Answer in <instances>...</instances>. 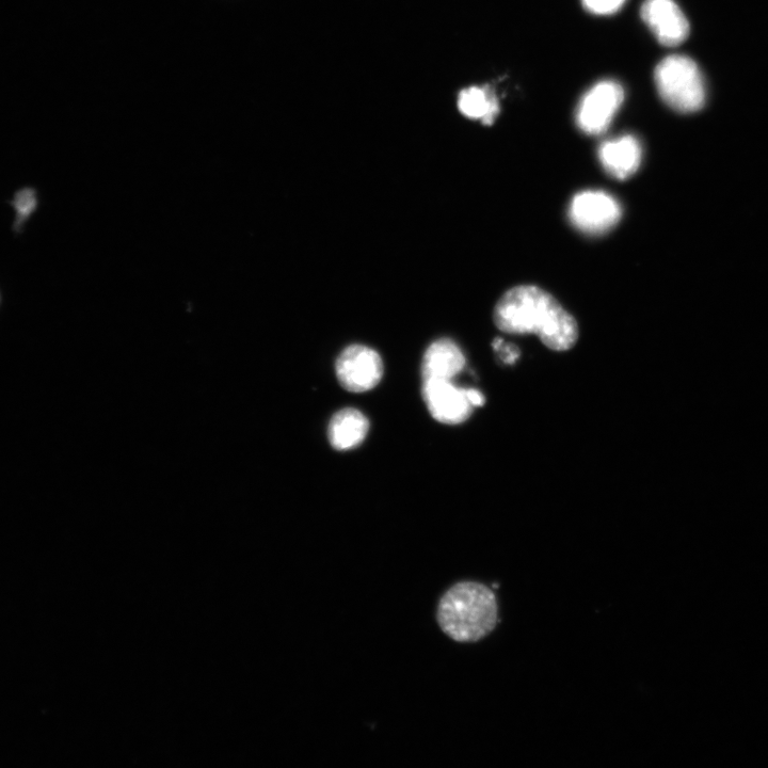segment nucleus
Masks as SVG:
<instances>
[{
  "label": "nucleus",
  "mask_w": 768,
  "mask_h": 768,
  "mask_svg": "<svg viewBox=\"0 0 768 768\" xmlns=\"http://www.w3.org/2000/svg\"><path fill=\"white\" fill-rule=\"evenodd\" d=\"M494 323L510 334H536L551 350L566 351L579 340V326L552 295L534 285L511 288L496 303Z\"/></svg>",
  "instance_id": "nucleus-1"
},
{
  "label": "nucleus",
  "mask_w": 768,
  "mask_h": 768,
  "mask_svg": "<svg viewBox=\"0 0 768 768\" xmlns=\"http://www.w3.org/2000/svg\"><path fill=\"white\" fill-rule=\"evenodd\" d=\"M498 620V601L492 589L483 583H456L438 604L439 627L457 643L479 642L493 632Z\"/></svg>",
  "instance_id": "nucleus-2"
},
{
  "label": "nucleus",
  "mask_w": 768,
  "mask_h": 768,
  "mask_svg": "<svg viewBox=\"0 0 768 768\" xmlns=\"http://www.w3.org/2000/svg\"><path fill=\"white\" fill-rule=\"evenodd\" d=\"M655 84L662 100L682 114H692L706 104V86L696 62L682 55L663 59L655 69Z\"/></svg>",
  "instance_id": "nucleus-3"
},
{
  "label": "nucleus",
  "mask_w": 768,
  "mask_h": 768,
  "mask_svg": "<svg viewBox=\"0 0 768 768\" xmlns=\"http://www.w3.org/2000/svg\"><path fill=\"white\" fill-rule=\"evenodd\" d=\"M335 373L346 391L364 393L378 386L383 376V362L373 348L350 345L336 360Z\"/></svg>",
  "instance_id": "nucleus-4"
},
{
  "label": "nucleus",
  "mask_w": 768,
  "mask_h": 768,
  "mask_svg": "<svg viewBox=\"0 0 768 768\" xmlns=\"http://www.w3.org/2000/svg\"><path fill=\"white\" fill-rule=\"evenodd\" d=\"M624 100V91L614 80H603L584 96L578 110L576 123L587 135L603 134L612 123Z\"/></svg>",
  "instance_id": "nucleus-5"
},
{
  "label": "nucleus",
  "mask_w": 768,
  "mask_h": 768,
  "mask_svg": "<svg viewBox=\"0 0 768 768\" xmlns=\"http://www.w3.org/2000/svg\"><path fill=\"white\" fill-rule=\"evenodd\" d=\"M572 223L580 231L599 235L612 230L622 216L618 201L604 191L587 190L574 196L569 210Z\"/></svg>",
  "instance_id": "nucleus-6"
},
{
  "label": "nucleus",
  "mask_w": 768,
  "mask_h": 768,
  "mask_svg": "<svg viewBox=\"0 0 768 768\" xmlns=\"http://www.w3.org/2000/svg\"><path fill=\"white\" fill-rule=\"evenodd\" d=\"M422 392L432 418L442 424L466 422L475 408L470 402L468 390L456 387L453 381H424Z\"/></svg>",
  "instance_id": "nucleus-7"
},
{
  "label": "nucleus",
  "mask_w": 768,
  "mask_h": 768,
  "mask_svg": "<svg viewBox=\"0 0 768 768\" xmlns=\"http://www.w3.org/2000/svg\"><path fill=\"white\" fill-rule=\"evenodd\" d=\"M642 18L665 46H678L690 35V23L674 0H646Z\"/></svg>",
  "instance_id": "nucleus-8"
},
{
  "label": "nucleus",
  "mask_w": 768,
  "mask_h": 768,
  "mask_svg": "<svg viewBox=\"0 0 768 768\" xmlns=\"http://www.w3.org/2000/svg\"><path fill=\"white\" fill-rule=\"evenodd\" d=\"M599 159L607 173L624 181L638 170L642 162V146L631 135L608 140L599 149Z\"/></svg>",
  "instance_id": "nucleus-9"
},
{
  "label": "nucleus",
  "mask_w": 768,
  "mask_h": 768,
  "mask_svg": "<svg viewBox=\"0 0 768 768\" xmlns=\"http://www.w3.org/2000/svg\"><path fill=\"white\" fill-rule=\"evenodd\" d=\"M466 366L461 348L451 339H440L430 344L422 361L423 381H453Z\"/></svg>",
  "instance_id": "nucleus-10"
},
{
  "label": "nucleus",
  "mask_w": 768,
  "mask_h": 768,
  "mask_svg": "<svg viewBox=\"0 0 768 768\" xmlns=\"http://www.w3.org/2000/svg\"><path fill=\"white\" fill-rule=\"evenodd\" d=\"M370 423L357 409L347 408L333 415L328 427V439L336 451H349L366 438Z\"/></svg>",
  "instance_id": "nucleus-11"
},
{
  "label": "nucleus",
  "mask_w": 768,
  "mask_h": 768,
  "mask_svg": "<svg viewBox=\"0 0 768 768\" xmlns=\"http://www.w3.org/2000/svg\"><path fill=\"white\" fill-rule=\"evenodd\" d=\"M458 107L464 117L482 120L485 125H491L500 114L499 101L487 87H471L461 91Z\"/></svg>",
  "instance_id": "nucleus-12"
},
{
  "label": "nucleus",
  "mask_w": 768,
  "mask_h": 768,
  "mask_svg": "<svg viewBox=\"0 0 768 768\" xmlns=\"http://www.w3.org/2000/svg\"><path fill=\"white\" fill-rule=\"evenodd\" d=\"M36 204L34 190L24 189L16 195L13 205L16 208V213H18L19 223H22L32 212H34Z\"/></svg>",
  "instance_id": "nucleus-13"
},
{
  "label": "nucleus",
  "mask_w": 768,
  "mask_h": 768,
  "mask_svg": "<svg viewBox=\"0 0 768 768\" xmlns=\"http://www.w3.org/2000/svg\"><path fill=\"white\" fill-rule=\"evenodd\" d=\"M626 0H583L584 8L592 14L611 15L621 9Z\"/></svg>",
  "instance_id": "nucleus-14"
},
{
  "label": "nucleus",
  "mask_w": 768,
  "mask_h": 768,
  "mask_svg": "<svg viewBox=\"0 0 768 768\" xmlns=\"http://www.w3.org/2000/svg\"><path fill=\"white\" fill-rule=\"evenodd\" d=\"M467 390H468V396H469L470 402L475 408L482 407L485 405L486 398L482 392H479L478 390H475V389H467Z\"/></svg>",
  "instance_id": "nucleus-15"
}]
</instances>
